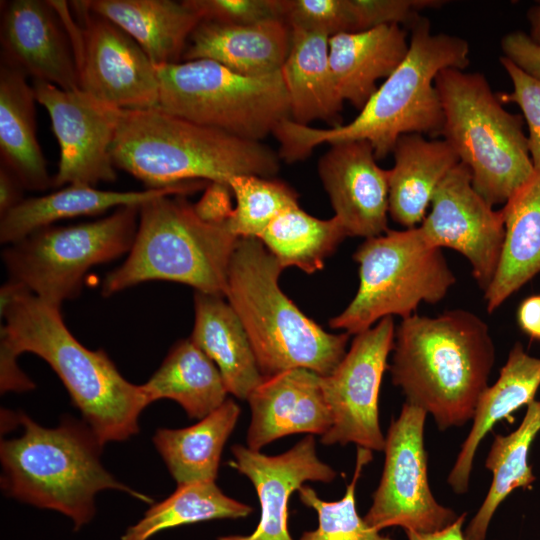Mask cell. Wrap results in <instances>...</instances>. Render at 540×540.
<instances>
[{
    "mask_svg": "<svg viewBox=\"0 0 540 540\" xmlns=\"http://www.w3.org/2000/svg\"><path fill=\"white\" fill-rule=\"evenodd\" d=\"M410 30L405 59L351 122L320 129L283 120L273 133L280 143V159L292 163L321 144L366 140L379 160L393 152L402 135L440 136L444 114L435 77L446 68L464 70L470 63L469 44L455 35L433 33L422 16Z\"/></svg>",
    "mask_w": 540,
    "mask_h": 540,
    "instance_id": "1",
    "label": "cell"
},
{
    "mask_svg": "<svg viewBox=\"0 0 540 540\" xmlns=\"http://www.w3.org/2000/svg\"><path fill=\"white\" fill-rule=\"evenodd\" d=\"M392 352L388 369L406 403L431 414L440 431L472 420L496 358L480 317L463 309L415 313L395 330Z\"/></svg>",
    "mask_w": 540,
    "mask_h": 540,
    "instance_id": "2",
    "label": "cell"
},
{
    "mask_svg": "<svg viewBox=\"0 0 540 540\" xmlns=\"http://www.w3.org/2000/svg\"><path fill=\"white\" fill-rule=\"evenodd\" d=\"M3 318L0 351L45 360L102 445L138 433L139 416L149 405L141 385L127 381L105 351L83 346L66 327L61 306L26 291Z\"/></svg>",
    "mask_w": 540,
    "mask_h": 540,
    "instance_id": "3",
    "label": "cell"
},
{
    "mask_svg": "<svg viewBox=\"0 0 540 540\" xmlns=\"http://www.w3.org/2000/svg\"><path fill=\"white\" fill-rule=\"evenodd\" d=\"M115 167L147 188L188 181L228 184L236 175L272 178L280 157L261 142L233 136L160 107L122 110L111 147Z\"/></svg>",
    "mask_w": 540,
    "mask_h": 540,
    "instance_id": "4",
    "label": "cell"
},
{
    "mask_svg": "<svg viewBox=\"0 0 540 540\" xmlns=\"http://www.w3.org/2000/svg\"><path fill=\"white\" fill-rule=\"evenodd\" d=\"M282 270L258 238H239L226 298L245 328L264 377L297 368L327 376L344 358L349 334L328 333L303 314L279 286Z\"/></svg>",
    "mask_w": 540,
    "mask_h": 540,
    "instance_id": "5",
    "label": "cell"
},
{
    "mask_svg": "<svg viewBox=\"0 0 540 540\" xmlns=\"http://www.w3.org/2000/svg\"><path fill=\"white\" fill-rule=\"evenodd\" d=\"M24 432L1 441L2 488L7 495L58 511L78 530L95 514V495L105 489L125 491L144 502L152 499L115 479L101 464L103 446L87 424L66 419L45 428L18 415Z\"/></svg>",
    "mask_w": 540,
    "mask_h": 540,
    "instance_id": "6",
    "label": "cell"
},
{
    "mask_svg": "<svg viewBox=\"0 0 540 540\" xmlns=\"http://www.w3.org/2000/svg\"><path fill=\"white\" fill-rule=\"evenodd\" d=\"M239 237L228 223L202 219L185 195H165L139 207L126 260L102 283L108 297L137 284L165 280L226 297L228 270Z\"/></svg>",
    "mask_w": 540,
    "mask_h": 540,
    "instance_id": "7",
    "label": "cell"
},
{
    "mask_svg": "<svg viewBox=\"0 0 540 540\" xmlns=\"http://www.w3.org/2000/svg\"><path fill=\"white\" fill-rule=\"evenodd\" d=\"M447 141L472 176L474 189L493 207L508 199L535 168L524 118L503 108L486 77L455 68L435 77Z\"/></svg>",
    "mask_w": 540,
    "mask_h": 540,
    "instance_id": "8",
    "label": "cell"
},
{
    "mask_svg": "<svg viewBox=\"0 0 540 540\" xmlns=\"http://www.w3.org/2000/svg\"><path fill=\"white\" fill-rule=\"evenodd\" d=\"M360 283L345 310L329 325L359 334L386 317L408 318L420 303L446 297L456 277L442 249L430 246L420 228L390 230L366 239L353 256Z\"/></svg>",
    "mask_w": 540,
    "mask_h": 540,
    "instance_id": "9",
    "label": "cell"
},
{
    "mask_svg": "<svg viewBox=\"0 0 540 540\" xmlns=\"http://www.w3.org/2000/svg\"><path fill=\"white\" fill-rule=\"evenodd\" d=\"M161 109L233 136L261 142L290 118L281 70L245 76L206 60L156 67Z\"/></svg>",
    "mask_w": 540,
    "mask_h": 540,
    "instance_id": "10",
    "label": "cell"
},
{
    "mask_svg": "<svg viewBox=\"0 0 540 540\" xmlns=\"http://www.w3.org/2000/svg\"><path fill=\"white\" fill-rule=\"evenodd\" d=\"M139 207L123 206L92 222L44 227L7 245L2 260L9 279L58 306L76 298L88 270L129 253Z\"/></svg>",
    "mask_w": 540,
    "mask_h": 540,
    "instance_id": "11",
    "label": "cell"
},
{
    "mask_svg": "<svg viewBox=\"0 0 540 540\" xmlns=\"http://www.w3.org/2000/svg\"><path fill=\"white\" fill-rule=\"evenodd\" d=\"M52 1L70 36L80 89L121 110L159 106L157 70L140 45L108 19L90 11L83 1Z\"/></svg>",
    "mask_w": 540,
    "mask_h": 540,
    "instance_id": "12",
    "label": "cell"
},
{
    "mask_svg": "<svg viewBox=\"0 0 540 540\" xmlns=\"http://www.w3.org/2000/svg\"><path fill=\"white\" fill-rule=\"evenodd\" d=\"M427 412L404 403L385 436V461L372 504L363 517L381 531L398 526L405 532L432 534L452 525L459 515L434 497L427 472L424 427Z\"/></svg>",
    "mask_w": 540,
    "mask_h": 540,
    "instance_id": "13",
    "label": "cell"
},
{
    "mask_svg": "<svg viewBox=\"0 0 540 540\" xmlns=\"http://www.w3.org/2000/svg\"><path fill=\"white\" fill-rule=\"evenodd\" d=\"M393 317L381 319L356 334L344 358L327 375L321 389L331 413L330 429L321 436L324 445L354 443L371 451H383L385 436L379 423L378 399L387 359L393 349Z\"/></svg>",
    "mask_w": 540,
    "mask_h": 540,
    "instance_id": "14",
    "label": "cell"
},
{
    "mask_svg": "<svg viewBox=\"0 0 540 540\" xmlns=\"http://www.w3.org/2000/svg\"><path fill=\"white\" fill-rule=\"evenodd\" d=\"M32 86L60 147L53 188L114 182L111 147L122 110L81 89L64 90L45 81H33Z\"/></svg>",
    "mask_w": 540,
    "mask_h": 540,
    "instance_id": "15",
    "label": "cell"
},
{
    "mask_svg": "<svg viewBox=\"0 0 540 540\" xmlns=\"http://www.w3.org/2000/svg\"><path fill=\"white\" fill-rule=\"evenodd\" d=\"M420 231L435 248H450L469 262L485 291L499 265L505 239L502 209L494 210L473 187L469 168L458 163L436 188Z\"/></svg>",
    "mask_w": 540,
    "mask_h": 540,
    "instance_id": "16",
    "label": "cell"
},
{
    "mask_svg": "<svg viewBox=\"0 0 540 540\" xmlns=\"http://www.w3.org/2000/svg\"><path fill=\"white\" fill-rule=\"evenodd\" d=\"M0 44L2 64L33 81L64 90L80 89L70 36L50 1L2 2Z\"/></svg>",
    "mask_w": 540,
    "mask_h": 540,
    "instance_id": "17",
    "label": "cell"
},
{
    "mask_svg": "<svg viewBox=\"0 0 540 540\" xmlns=\"http://www.w3.org/2000/svg\"><path fill=\"white\" fill-rule=\"evenodd\" d=\"M228 465L246 476L259 499L261 514L253 533L226 535L217 540H293L288 530V502L305 482H332L337 472L320 460L313 435H307L288 451L266 455L241 444L231 448Z\"/></svg>",
    "mask_w": 540,
    "mask_h": 540,
    "instance_id": "18",
    "label": "cell"
},
{
    "mask_svg": "<svg viewBox=\"0 0 540 540\" xmlns=\"http://www.w3.org/2000/svg\"><path fill=\"white\" fill-rule=\"evenodd\" d=\"M376 160L366 140L331 144L319 159V177L348 237L368 239L388 230L389 172Z\"/></svg>",
    "mask_w": 540,
    "mask_h": 540,
    "instance_id": "19",
    "label": "cell"
},
{
    "mask_svg": "<svg viewBox=\"0 0 540 540\" xmlns=\"http://www.w3.org/2000/svg\"><path fill=\"white\" fill-rule=\"evenodd\" d=\"M247 401L251 420L246 442L254 451L292 434L322 436L332 424L320 376L307 369H291L264 377Z\"/></svg>",
    "mask_w": 540,
    "mask_h": 540,
    "instance_id": "20",
    "label": "cell"
},
{
    "mask_svg": "<svg viewBox=\"0 0 540 540\" xmlns=\"http://www.w3.org/2000/svg\"><path fill=\"white\" fill-rule=\"evenodd\" d=\"M205 184L204 181H188L142 191H110L89 185L70 184L43 196L24 199L1 216L0 241L10 245L59 220L96 215L111 208L141 206L165 195H187L203 188Z\"/></svg>",
    "mask_w": 540,
    "mask_h": 540,
    "instance_id": "21",
    "label": "cell"
},
{
    "mask_svg": "<svg viewBox=\"0 0 540 540\" xmlns=\"http://www.w3.org/2000/svg\"><path fill=\"white\" fill-rule=\"evenodd\" d=\"M292 29L283 20L226 25L203 20L189 38L182 61L206 59L245 76L282 69L291 46Z\"/></svg>",
    "mask_w": 540,
    "mask_h": 540,
    "instance_id": "22",
    "label": "cell"
},
{
    "mask_svg": "<svg viewBox=\"0 0 540 540\" xmlns=\"http://www.w3.org/2000/svg\"><path fill=\"white\" fill-rule=\"evenodd\" d=\"M409 49L406 31L400 25L341 33L329 38V62L343 101L361 110L405 59Z\"/></svg>",
    "mask_w": 540,
    "mask_h": 540,
    "instance_id": "23",
    "label": "cell"
},
{
    "mask_svg": "<svg viewBox=\"0 0 540 540\" xmlns=\"http://www.w3.org/2000/svg\"><path fill=\"white\" fill-rule=\"evenodd\" d=\"M83 3L131 36L155 67L181 62L190 36L203 21L187 0H85Z\"/></svg>",
    "mask_w": 540,
    "mask_h": 540,
    "instance_id": "24",
    "label": "cell"
},
{
    "mask_svg": "<svg viewBox=\"0 0 540 540\" xmlns=\"http://www.w3.org/2000/svg\"><path fill=\"white\" fill-rule=\"evenodd\" d=\"M539 387L540 358L529 355L521 343H515L497 381L479 397L472 427L447 477L453 492L458 495L467 493L474 458L486 434L497 422L533 402Z\"/></svg>",
    "mask_w": 540,
    "mask_h": 540,
    "instance_id": "25",
    "label": "cell"
},
{
    "mask_svg": "<svg viewBox=\"0 0 540 540\" xmlns=\"http://www.w3.org/2000/svg\"><path fill=\"white\" fill-rule=\"evenodd\" d=\"M394 166L389 172V215L406 228L417 227L425 218L433 194L460 160L444 139H426L411 133L399 137L393 149Z\"/></svg>",
    "mask_w": 540,
    "mask_h": 540,
    "instance_id": "26",
    "label": "cell"
},
{
    "mask_svg": "<svg viewBox=\"0 0 540 540\" xmlns=\"http://www.w3.org/2000/svg\"><path fill=\"white\" fill-rule=\"evenodd\" d=\"M194 309L190 339L217 366L228 393L247 400L264 376L241 320L218 295L195 292Z\"/></svg>",
    "mask_w": 540,
    "mask_h": 540,
    "instance_id": "27",
    "label": "cell"
},
{
    "mask_svg": "<svg viewBox=\"0 0 540 540\" xmlns=\"http://www.w3.org/2000/svg\"><path fill=\"white\" fill-rule=\"evenodd\" d=\"M505 239L494 278L484 291L488 312L540 272V169L508 199L502 208Z\"/></svg>",
    "mask_w": 540,
    "mask_h": 540,
    "instance_id": "28",
    "label": "cell"
},
{
    "mask_svg": "<svg viewBox=\"0 0 540 540\" xmlns=\"http://www.w3.org/2000/svg\"><path fill=\"white\" fill-rule=\"evenodd\" d=\"M291 46L281 69L290 119L301 125L320 120L337 127L344 101L329 62V37L291 28Z\"/></svg>",
    "mask_w": 540,
    "mask_h": 540,
    "instance_id": "29",
    "label": "cell"
},
{
    "mask_svg": "<svg viewBox=\"0 0 540 540\" xmlns=\"http://www.w3.org/2000/svg\"><path fill=\"white\" fill-rule=\"evenodd\" d=\"M36 97L27 77L0 65V158L25 190L53 188L36 132Z\"/></svg>",
    "mask_w": 540,
    "mask_h": 540,
    "instance_id": "30",
    "label": "cell"
},
{
    "mask_svg": "<svg viewBox=\"0 0 540 540\" xmlns=\"http://www.w3.org/2000/svg\"><path fill=\"white\" fill-rule=\"evenodd\" d=\"M241 413L232 399L198 423L181 429H158L154 445L177 485L215 481L221 454Z\"/></svg>",
    "mask_w": 540,
    "mask_h": 540,
    "instance_id": "31",
    "label": "cell"
},
{
    "mask_svg": "<svg viewBox=\"0 0 540 540\" xmlns=\"http://www.w3.org/2000/svg\"><path fill=\"white\" fill-rule=\"evenodd\" d=\"M141 387L149 404L171 399L199 420L219 408L228 393L217 366L190 338L175 343Z\"/></svg>",
    "mask_w": 540,
    "mask_h": 540,
    "instance_id": "32",
    "label": "cell"
},
{
    "mask_svg": "<svg viewBox=\"0 0 540 540\" xmlns=\"http://www.w3.org/2000/svg\"><path fill=\"white\" fill-rule=\"evenodd\" d=\"M540 432V400L527 406L520 425L508 435L497 434L485 460L492 482L480 508L464 531L466 540H486L490 522L499 505L517 488H529L536 480L528 462L533 440Z\"/></svg>",
    "mask_w": 540,
    "mask_h": 540,
    "instance_id": "33",
    "label": "cell"
},
{
    "mask_svg": "<svg viewBox=\"0 0 540 540\" xmlns=\"http://www.w3.org/2000/svg\"><path fill=\"white\" fill-rule=\"evenodd\" d=\"M346 237L337 217L319 219L297 205L281 212L258 239L283 269L295 266L310 274L324 267Z\"/></svg>",
    "mask_w": 540,
    "mask_h": 540,
    "instance_id": "34",
    "label": "cell"
},
{
    "mask_svg": "<svg viewBox=\"0 0 540 540\" xmlns=\"http://www.w3.org/2000/svg\"><path fill=\"white\" fill-rule=\"evenodd\" d=\"M251 506L225 495L215 481L179 485L165 500L152 505L120 540H149L155 534L181 525L217 519H239Z\"/></svg>",
    "mask_w": 540,
    "mask_h": 540,
    "instance_id": "35",
    "label": "cell"
},
{
    "mask_svg": "<svg viewBox=\"0 0 540 540\" xmlns=\"http://www.w3.org/2000/svg\"><path fill=\"white\" fill-rule=\"evenodd\" d=\"M228 186L236 204L227 223L239 238H258L281 212L298 205L294 189L277 179L236 175Z\"/></svg>",
    "mask_w": 540,
    "mask_h": 540,
    "instance_id": "36",
    "label": "cell"
},
{
    "mask_svg": "<svg viewBox=\"0 0 540 540\" xmlns=\"http://www.w3.org/2000/svg\"><path fill=\"white\" fill-rule=\"evenodd\" d=\"M372 460V451L357 447L355 471L344 496L337 501H325L315 490L303 485L299 499L318 515L316 529L306 531L299 540H393L367 525L356 508L355 489L363 467Z\"/></svg>",
    "mask_w": 540,
    "mask_h": 540,
    "instance_id": "37",
    "label": "cell"
},
{
    "mask_svg": "<svg viewBox=\"0 0 540 540\" xmlns=\"http://www.w3.org/2000/svg\"><path fill=\"white\" fill-rule=\"evenodd\" d=\"M283 20L291 27L329 38L355 32L350 0H282Z\"/></svg>",
    "mask_w": 540,
    "mask_h": 540,
    "instance_id": "38",
    "label": "cell"
},
{
    "mask_svg": "<svg viewBox=\"0 0 540 540\" xmlns=\"http://www.w3.org/2000/svg\"><path fill=\"white\" fill-rule=\"evenodd\" d=\"M500 63L508 74L513 90L510 93H496L502 104L515 103L528 127V144L532 163L540 169V81L522 72L510 60L500 57Z\"/></svg>",
    "mask_w": 540,
    "mask_h": 540,
    "instance_id": "39",
    "label": "cell"
},
{
    "mask_svg": "<svg viewBox=\"0 0 540 540\" xmlns=\"http://www.w3.org/2000/svg\"><path fill=\"white\" fill-rule=\"evenodd\" d=\"M187 1L203 20L220 24L251 25L271 20H283L282 0Z\"/></svg>",
    "mask_w": 540,
    "mask_h": 540,
    "instance_id": "40",
    "label": "cell"
},
{
    "mask_svg": "<svg viewBox=\"0 0 540 540\" xmlns=\"http://www.w3.org/2000/svg\"><path fill=\"white\" fill-rule=\"evenodd\" d=\"M438 0H350L355 32L383 25H407L409 28L421 17L419 11L438 8Z\"/></svg>",
    "mask_w": 540,
    "mask_h": 540,
    "instance_id": "41",
    "label": "cell"
},
{
    "mask_svg": "<svg viewBox=\"0 0 540 540\" xmlns=\"http://www.w3.org/2000/svg\"><path fill=\"white\" fill-rule=\"evenodd\" d=\"M503 57L522 72L540 81V45L521 31L506 34L501 40Z\"/></svg>",
    "mask_w": 540,
    "mask_h": 540,
    "instance_id": "42",
    "label": "cell"
},
{
    "mask_svg": "<svg viewBox=\"0 0 540 540\" xmlns=\"http://www.w3.org/2000/svg\"><path fill=\"white\" fill-rule=\"evenodd\" d=\"M232 191L228 184L211 182L201 199L194 204L196 213L205 221L212 223H227L231 218Z\"/></svg>",
    "mask_w": 540,
    "mask_h": 540,
    "instance_id": "43",
    "label": "cell"
},
{
    "mask_svg": "<svg viewBox=\"0 0 540 540\" xmlns=\"http://www.w3.org/2000/svg\"><path fill=\"white\" fill-rule=\"evenodd\" d=\"M15 357L0 351L1 392L31 390L35 384L18 367Z\"/></svg>",
    "mask_w": 540,
    "mask_h": 540,
    "instance_id": "44",
    "label": "cell"
},
{
    "mask_svg": "<svg viewBox=\"0 0 540 540\" xmlns=\"http://www.w3.org/2000/svg\"><path fill=\"white\" fill-rule=\"evenodd\" d=\"M23 190L16 175L0 164V217L24 200Z\"/></svg>",
    "mask_w": 540,
    "mask_h": 540,
    "instance_id": "45",
    "label": "cell"
},
{
    "mask_svg": "<svg viewBox=\"0 0 540 540\" xmlns=\"http://www.w3.org/2000/svg\"><path fill=\"white\" fill-rule=\"evenodd\" d=\"M520 328L531 338L540 340V295L530 296L518 308Z\"/></svg>",
    "mask_w": 540,
    "mask_h": 540,
    "instance_id": "46",
    "label": "cell"
},
{
    "mask_svg": "<svg viewBox=\"0 0 540 540\" xmlns=\"http://www.w3.org/2000/svg\"><path fill=\"white\" fill-rule=\"evenodd\" d=\"M466 513L460 514L458 519L449 527L432 534H419L405 532L408 540H466L463 531Z\"/></svg>",
    "mask_w": 540,
    "mask_h": 540,
    "instance_id": "47",
    "label": "cell"
},
{
    "mask_svg": "<svg viewBox=\"0 0 540 540\" xmlns=\"http://www.w3.org/2000/svg\"><path fill=\"white\" fill-rule=\"evenodd\" d=\"M26 291H29L19 282L8 279L0 289V315L1 318L13 306L17 299Z\"/></svg>",
    "mask_w": 540,
    "mask_h": 540,
    "instance_id": "48",
    "label": "cell"
},
{
    "mask_svg": "<svg viewBox=\"0 0 540 540\" xmlns=\"http://www.w3.org/2000/svg\"><path fill=\"white\" fill-rule=\"evenodd\" d=\"M530 23V39L540 45V2L533 5L527 12Z\"/></svg>",
    "mask_w": 540,
    "mask_h": 540,
    "instance_id": "49",
    "label": "cell"
}]
</instances>
